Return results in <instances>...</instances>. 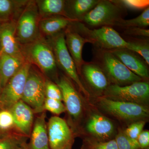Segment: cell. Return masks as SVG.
Masks as SVG:
<instances>
[{
    "mask_svg": "<svg viewBox=\"0 0 149 149\" xmlns=\"http://www.w3.org/2000/svg\"><path fill=\"white\" fill-rule=\"evenodd\" d=\"M20 49L25 61L38 68L47 78L55 81L58 76V67L52 48L46 37L42 36L31 42L20 45Z\"/></svg>",
    "mask_w": 149,
    "mask_h": 149,
    "instance_id": "6da1fadb",
    "label": "cell"
},
{
    "mask_svg": "<svg viewBox=\"0 0 149 149\" xmlns=\"http://www.w3.org/2000/svg\"><path fill=\"white\" fill-rule=\"evenodd\" d=\"M68 27L81 35L87 43L93 44L96 49L111 50L126 48L127 46V42L111 27L91 29L82 22L74 21Z\"/></svg>",
    "mask_w": 149,
    "mask_h": 149,
    "instance_id": "7a4b0ae2",
    "label": "cell"
},
{
    "mask_svg": "<svg viewBox=\"0 0 149 149\" xmlns=\"http://www.w3.org/2000/svg\"><path fill=\"white\" fill-rule=\"evenodd\" d=\"M94 62L97 63L113 85L125 86L143 79L128 69L109 50L95 48Z\"/></svg>",
    "mask_w": 149,
    "mask_h": 149,
    "instance_id": "3957f363",
    "label": "cell"
},
{
    "mask_svg": "<svg viewBox=\"0 0 149 149\" xmlns=\"http://www.w3.org/2000/svg\"><path fill=\"white\" fill-rule=\"evenodd\" d=\"M46 38L52 48L58 68L61 69L66 76L75 83L79 90L86 97H89L90 93L81 82L75 63L67 48L64 31Z\"/></svg>",
    "mask_w": 149,
    "mask_h": 149,
    "instance_id": "277c9868",
    "label": "cell"
},
{
    "mask_svg": "<svg viewBox=\"0 0 149 149\" xmlns=\"http://www.w3.org/2000/svg\"><path fill=\"white\" fill-rule=\"evenodd\" d=\"M125 10L112 1L100 0L80 22L88 27L115 26L116 22L123 19Z\"/></svg>",
    "mask_w": 149,
    "mask_h": 149,
    "instance_id": "5b68a950",
    "label": "cell"
},
{
    "mask_svg": "<svg viewBox=\"0 0 149 149\" xmlns=\"http://www.w3.org/2000/svg\"><path fill=\"white\" fill-rule=\"evenodd\" d=\"M40 17L35 0H29L16 21V37L19 45L28 44L42 37Z\"/></svg>",
    "mask_w": 149,
    "mask_h": 149,
    "instance_id": "8992f818",
    "label": "cell"
},
{
    "mask_svg": "<svg viewBox=\"0 0 149 149\" xmlns=\"http://www.w3.org/2000/svg\"><path fill=\"white\" fill-rule=\"evenodd\" d=\"M46 77L34 65L29 69L21 100L33 109L35 114L44 112L45 99V84Z\"/></svg>",
    "mask_w": 149,
    "mask_h": 149,
    "instance_id": "52a82bcc",
    "label": "cell"
},
{
    "mask_svg": "<svg viewBox=\"0 0 149 149\" xmlns=\"http://www.w3.org/2000/svg\"><path fill=\"white\" fill-rule=\"evenodd\" d=\"M99 104L109 114L120 120L127 121L144 120L149 116L146 106L139 104L117 101L106 97L99 98Z\"/></svg>",
    "mask_w": 149,
    "mask_h": 149,
    "instance_id": "ba28073f",
    "label": "cell"
},
{
    "mask_svg": "<svg viewBox=\"0 0 149 149\" xmlns=\"http://www.w3.org/2000/svg\"><path fill=\"white\" fill-rule=\"evenodd\" d=\"M104 93L105 97L113 100L145 105L149 100V84L142 80L125 86L111 85Z\"/></svg>",
    "mask_w": 149,
    "mask_h": 149,
    "instance_id": "9c48e42d",
    "label": "cell"
},
{
    "mask_svg": "<svg viewBox=\"0 0 149 149\" xmlns=\"http://www.w3.org/2000/svg\"><path fill=\"white\" fill-rule=\"evenodd\" d=\"M31 65L25 61L3 88L0 95V108L10 109L15 104L21 100Z\"/></svg>",
    "mask_w": 149,
    "mask_h": 149,
    "instance_id": "30bf717a",
    "label": "cell"
},
{
    "mask_svg": "<svg viewBox=\"0 0 149 149\" xmlns=\"http://www.w3.org/2000/svg\"><path fill=\"white\" fill-rule=\"evenodd\" d=\"M54 83L61 91L63 101L70 122L75 123L80 118L83 110V102L80 95L70 79L66 75H58Z\"/></svg>",
    "mask_w": 149,
    "mask_h": 149,
    "instance_id": "8fae6325",
    "label": "cell"
},
{
    "mask_svg": "<svg viewBox=\"0 0 149 149\" xmlns=\"http://www.w3.org/2000/svg\"><path fill=\"white\" fill-rule=\"evenodd\" d=\"M49 146L50 149H64L73 143V132L68 123L55 116L47 123Z\"/></svg>",
    "mask_w": 149,
    "mask_h": 149,
    "instance_id": "7c38bea8",
    "label": "cell"
},
{
    "mask_svg": "<svg viewBox=\"0 0 149 149\" xmlns=\"http://www.w3.org/2000/svg\"><path fill=\"white\" fill-rule=\"evenodd\" d=\"M128 69L142 79L149 78L148 64L138 54L126 48L109 50Z\"/></svg>",
    "mask_w": 149,
    "mask_h": 149,
    "instance_id": "4fadbf2b",
    "label": "cell"
},
{
    "mask_svg": "<svg viewBox=\"0 0 149 149\" xmlns=\"http://www.w3.org/2000/svg\"><path fill=\"white\" fill-rule=\"evenodd\" d=\"M79 75H82L88 85L97 92H104L110 85L104 72L94 62L85 61Z\"/></svg>",
    "mask_w": 149,
    "mask_h": 149,
    "instance_id": "5bb4252c",
    "label": "cell"
},
{
    "mask_svg": "<svg viewBox=\"0 0 149 149\" xmlns=\"http://www.w3.org/2000/svg\"><path fill=\"white\" fill-rule=\"evenodd\" d=\"M10 109L17 130L29 138L35 119L33 109L22 100L15 104Z\"/></svg>",
    "mask_w": 149,
    "mask_h": 149,
    "instance_id": "9a60e30c",
    "label": "cell"
},
{
    "mask_svg": "<svg viewBox=\"0 0 149 149\" xmlns=\"http://www.w3.org/2000/svg\"><path fill=\"white\" fill-rule=\"evenodd\" d=\"M16 24V21L0 24V43L3 52L23 58L20 52V45L17 40Z\"/></svg>",
    "mask_w": 149,
    "mask_h": 149,
    "instance_id": "2e32d148",
    "label": "cell"
},
{
    "mask_svg": "<svg viewBox=\"0 0 149 149\" xmlns=\"http://www.w3.org/2000/svg\"><path fill=\"white\" fill-rule=\"evenodd\" d=\"M46 111L35 117L27 144L28 149H50L49 146Z\"/></svg>",
    "mask_w": 149,
    "mask_h": 149,
    "instance_id": "e0dca14e",
    "label": "cell"
},
{
    "mask_svg": "<svg viewBox=\"0 0 149 149\" xmlns=\"http://www.w3.org/2000/svg\"><path fill=\"white\" fill-rule=\"evenodd\" d=\"M64 35L67 48L75 63L79 75L81 66L85 62L82 52L83 47L87 43V41L77 32L68 27L64 31Z\"/></svg>",
    "mask_w": 149,
    "mask_h": 149,
    "instance_id": "ac0fdd59",
    "label": "cell"
},
{
    "mask_svg": "<svg viewBox=\"0 0 149 149\" xmlns=\"http://www.w3.org/2000/svg\"><path fill=\"white\" fill-rule=\"evenodd\" d=\"M86 128L89 133L97 138L96 139L101 141L110 138L114 130V125L110 120L98 114H94L91 116Z\"/></svg>",
    "mask_w": 149,
    "mask_h": 149,
    "instance_id": "d6986e66",
    "label": "cell"
},
{
    "mask_svg": "<svg viewBox=\"0 0 149 149\" xmlns=\"http://www.w3.org/2000/svg\"><path fill=\"white\" fill-rule=\"evenodd\" d=\"M100 0L65 1L64 16L75 21L80 22L84 17L95 6Z\"/></svg>",
    "mask_w": 149,
    "mask_h": 149,
    "instance_id": "ffe728a7",
    "label": "cell"
},
{
    "mask_svg": "<svg viewBox=\"0 0 149 149\" xmlns=\"http://www.w3.org/2000/svg\"><path fill=\"white\" fill-rule=\"evenodd\" d=\"M74 21L62 15L41 19L39 24L40 33L43 37H52L64 32Z\"/></svg>",
    "mask_w": 149,
    "mask_h": 149,
    "instance_id": "44dd1931",
    "label": "cell"
},
{
    "mask_svg": "<svg viewBox=\"0 0 149 149\" xmlns=\"http://www.w3.org/2000/svg\"><path fill=\"white\" fill-rule=\"evenodd\" d=\"M25 62L23 58L13 56L2 52L0 54V82L2 89Z\"/></svg>",
    "mask_w": 149,
    "mask_h": 149,
    "instance_id": "7402d4cb",
    "label": "cell"
},
{
    "mask_svg": "<svg viewBox=\"0 0 149 149\" xmlns=\"http://www.w3.org/2000/svg\"><path fill=\"white\" fill-rule=\"evenodd\" d=\"M29 0H0V24L17 21Z\"/></svg>",
    "mask_w": 149,
    "mask_h": 149,
    "instance_id": "603a6c76",
    "label": "cell"
},
{
    "mask_svg": "<svg viewBox=\"0 0 149 149\" xmlns=\"http://www.w3.org/2000/svg\"><path fill=\"white\" fill-rule=\"evenodd\" d=\"M41 19L62 15L64 16L65 0H35Z\"/></svg>",
    "mask_w": 149,
    "mask_h": 149,
    "instance_id": "cb8c5ba5",
    "label": "cell"
},
{
    "mask_svg": "<svg viewBox=\"0 0 149 149\" xmlns=\"http://www.w3.org/2000/svg\"><path fill=\"white\" fill-rule=\"evenodd\" d=\"M29 139L19 133L5 135L0 138V149H28Z\"/></svg>",
    "mask_w": 149,
    "mask_h": 149,
    "instance_id": "d4e9b609",
    "label": "cell"
},
{
    "mask_svg": "<svg viewBox=\"0 0 149 149\" xmlns=\"http://www.w3.org/2000/svg\"><path fill=\"white\" fill-rule=\"evenodd\" d=\"M15 133H20L16 128L10 109L0 108V134L4 136Z\"/></svg>",
    "mask_w": 149,
    "mask_h": 149,
    "instance_id": "484cf974",
    "label": "cell"
},
{
    "mask_svg": "<svg viewBox=\"0 0 149 149\" xmlns=\"http://www.w3.org/2000/svg\"><path fill=\"white\" fill-rule=\"evenodd\" d=\"M125 41L127 42L126 49L141 56L147 64L149 65V44L148 39H134Z\"/></svg>",
    "mask_w": 149,
    "mask_h": 149,
    "instance_id": "4316f807",
    "label": "cell"
},
{
    "mask_svg": "<svg viewBox=\"0 0 149 149\" xmlns=\"http://www.w3.org/2000/svg\"><path fill=\"white\" fill-rule=\"evenodd\" d=\"M115 26L123 28L131 27L147 28L149 26V8L144 10L140 15L135 18L120 19L116 22Z\"/></svg>",
    "mask_w": 149,
    "mask_h": 149,
    "instance_id": "83f0119b",
    "label": "cell"
},
{
    "mask_svg": "<svg viewBox=\"0 0 149 149\" xmlns=\"http://www.w3.org/2000/svg\"><path fill=\"white\" fill-rule=\"evenodd\" d=\"M82 149H118L115 139L104 141L95 139L85 140Z\"/></svg>",
    "mask_w": 149,
    "mask_h": 149,
    "instance_id": "f1b7e54d",
    "label": "cell"
},
{
    "mask_svg": "<svg viewBox=\"0 0 149 149\" xmlns=\"http://www.w3.org/2000/svg\"><path fill=\"white\" fill-rule=\"evenodd\" d=\"M118 149H141L137 140L130 139L120 130L115 139Z\"/></svg>",
    "mask_w": 149,
    "mask_h": 149,
    "instance_id": "f546056e",
    "label": "cell"
},
{
    "mask_svg": "<svg viewBox=\"0 0 149 149\" xmlns=\"http://www.w3.org/2000/svg\"><path fill=\"white\" fill-rule=\"evenodd\" d=\"M112 1L125 9L141 10L149 7L148 0H115Z\"/></svg>",
    "mask_w": 149,
    "mask_h": 149,
    "instance_id": "4dcf8cb0",
    "label": "cell"
},
{
    "mask_svg": "<svg viewBox=\"0 0 149 149\" xmlns=\"http://www.w3.org/2000/svg\"><path fill=\"white\" fill-rule=\"evenodd\" d=\"M45 97L47 98L63 101L62 95L58 86L52 80L46 77L45 81Z\"/></svg>",
    "mask_w": 149,
    "mask_h": 149,
    "instance_id": "1f68e13d",
    "label": "cell"
},
{
    "mask_svg": "<svg viewBox=\"0 0 149 149\" xmlns=\"http://www.w3.org/2000/svg\"><path fill=\"white\" fill-rule=\"evenodd\" d=\"M43 111H49L54 114L58 115L66 111V109L61 101L46 98L43 104Z\"/></svg>",
    "mask_w": 149,
    "mask_h": 149,
    "instance_id": "d6a6232c",
    "label": "cell"
},
{
    "mask_svg": "<svg viewBox=\"0 0 149 149\" xmlns=\"http://www.w3.org/2000/svg\"><path fill=\"white\" fill-rule=\"evenodd\" d=\"M145 124L146 122L144 120L135 121L131 123L123 132L130 139L137 140L143 131Z\"/></svg>",
    "mask_w": 149,
    "mask_h": 149,
    "instance_id": "836d02e7",
    "label": "cell"
},
{
    "mask_svg": "<svg viewBox=\"0 0 149 149\" xmlns=\"http://www.w3.org/2000/svg\"><path fill=\"white\" fill-rule=\"evenodd\" d=\"M124 34L132 38L136 37L145 39L149 38V30L147 28L131 27L124 28Z\"/></svg>",
    "mask_w": 149,
    "mask_h": 149,
    "instance_id": "e575fe53",
    "label": "cell"
},
{
    "mask_svg": "<svg viewBox=\"0 0 149 149\" xmlns=\"http://www.w3.org/2000/svg\"><path fill=\"white\" fill-rule=\"evenodd\" d=\"M141 149L148 148L149 146V130H143L137 139Z\"/></svg>",
    "mask_w": 149,
    "mask_h": 149,
    "instance_id": "d590c367",
    "label": "cell"
},
{
    "mask_svg": "<svg viewBox=\"0 0 149 149\" xmlns=\"http://www.w3.org/2000/svg\"><path fill=\"white\" fill-rule=\"evenodd\" d=\"M72 145H70V146H68L66 147V148L64 149H72Z\"/></svg>",
    "mask_w": 149,
    "mask_h": 149,
    "instance_id": "8d00e7d4",
    "label": "cell"
},
{
    "mask_svg": "<svg viewBox=\"0 0 149 149\" xmlns=\"http://www.w3.org/2000/svg\"><path fill=\"white\" fill-rule=\"evenodd\" d=\"M2 90V88H1V82H0V95H1V93Z\"/></svg>",
    "mask_w": 149,
    "mask_h": 149,
    "instance_id": "74e56055",
    "label": "cell"
},
{
    "mask_svg": "<svg viewBox=\"0 0 149 149\" xmlns=\"http://www.w3.org/2000/svg\"><path fill=\"white\" fill-rule=\"evenodd\" d=\"M2 52V49L1 46V43H0V54Z\"/></svg>",
    "mask_w": 149,
    "mask_h": 149,
    "instance_id": "f35d334b",
    "label": "cell"
},
{
    "mask_svg": "<svg viewBox=\"0 0 149 149\" xmlns=\"http://www.w3.org/2000/svg\"><path fill=\"white\" fill-rule=\"evenodd\" d=\"M2 136H2V135H1V134H0V138H1V137H2Z\"/></svg>",
    "mask_w": 149,
    "mask_h": 149,
    "instance_id": "ab89813d",
    "label": "cell"
},
{
    "mask_svg": "<svg viewBox=\"0 0 149 149\" xmlns=\"http://www.w3.org/2000/svg\"><path fill=\"white\" fill-rule=\"evenodd\" d=\"M149 149V147H148V148H145V149Z\"/></svg>",
    "mask_w": 149,
    "mask_h": 149,
    "instance_id": "60d3db41",
    "label": "cell"
}]
</instances>
